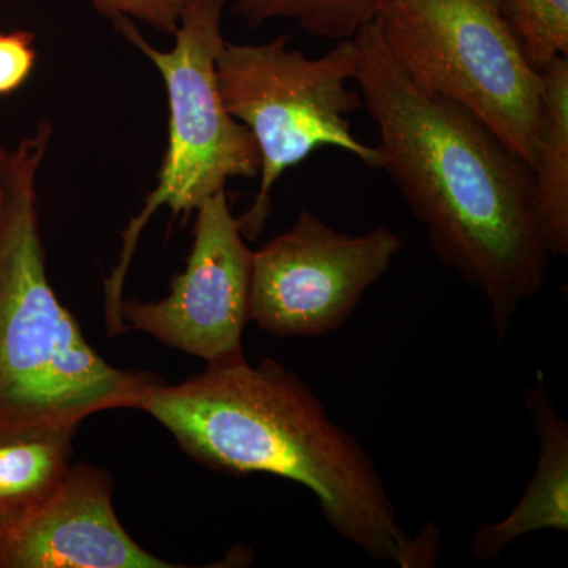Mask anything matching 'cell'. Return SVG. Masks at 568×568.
Wrapping results in <instances>:
<instances>
[{
	"label": "cell",
	"instance_id": "obj_1",
	"mask_svg": "<svg viewBox=\"0 0 568 568\" xmlns=\"http://www.w3.org/2000/svg\"><path fill=\"white\" fill-rule=\"evenodd\" d=\"M358 93L379 133L381 168L424 223L437 260L480 291L504 343L547 284L532 170L477 115L418 84L375 22L354 36Z\"/></svg>",
	"mask_w": 568,
	"mask_h": 568
},
{
	"label": "cell",
	"instance_id": "obj_2",
	"mask_svg": "<svg viewBox=\"0 0 568 568\" xmlns=\"http://www.w3.org/2000/svg\"><path fill=\"white\" fill-rule=\"evenodd\" d=\"M138 410L159 420L200 465L227 476L293 480L316 496L328 528L347 544L372 559L417 567L416 537L399 526L372 457L275 358L207 365L174 386L160 377Z\"/></svg>",
	"mask_w": 568,
	"mask_h": 568
},
{
	"label": "cell",
	"instance_id": "obj_3",
	"mask_svg": "<svg viewBox=\"0 0 568 568\" xmlns=\"http://www.w3.org/2000/svg\"><path fill=\"white\" fill-rule=\"evenodd\" d=\"M51 136L40 121L0 175V440L74 437L93 414L138 409L160 379L108 364L51 287L37 193Z\"/></svg>",
	"mask_w": 568,
	"mask_h": 568
},
{
	"label": "cell",
	"instance_id": "obj_4",
	"mask_svg": "<svg viewBox=\"0 0 568 568\" xmlns=\"http://www.w3.org/2000/svg\"><path fill=\"white\" fill-rule=\"evenodd\" d=\"M223 10L220 0H185L170 51L153 48L133 20L115 28L162 74L170 125L159 182L123 231L121 260L104 284V316L111 320L121 315L123 284L153 213L170 207L174 216L190 215L213 194L226 190L231 179L260 174L256 141L224 106L216 80V59L226 43Z\"/></svg>",
	"mask_w": 568,
	"mask_h": 568
},
{
	"label": "cell",
	"instance_id": "obj_5",
	"mask_svg": "<svg viewBox=\"0 0 568 568\" xmlns=\"http://www.w3.org/2000/svg\"><path fill=\"white\" fill-rule=\"evenodd\" d=\"M357 73L354 37L321 58L291 50L290 36L260 44L224 43L216 59L220 93L230 114L253 134L261 159L260 189L237 219L244 237L261 234L276 182L317 149H339L379 170V151L358 141L351 126L349 115L364 108L361 93L351 89Z\"/></svg>",
	"mask_w": 568,
	"mask_h": 568
},
{
	"label": "cell",
	"instance_id": "obj_6",
	"mask_svg": "<svg viewBox=\"0 0 568 568\" xmlns=\"http://www.w3.org/2000/svg\"><path fill=\"white\" fill-rule=\"evenodd\" d=\"M373 22L418 84L473 112L532 170L544 78L499 0H387Z\"/></svg>",
	"mask_w": 568,
	"mask_h": 568
},
{
	"label": "cell",
	"instance_id": "obj_7",
	"mask_svg": "<svg viewBox=\"0 0 568 568\" xmlns=\"http://www.w3.org/2000/svg\"><path fill=\"white\" fill-rule=\"evenodd\" d=\"M402 248L388 227L349 235L302 211L286 233L253 252L250 323L280 338L338 331Z\"/></svg>",
	"mask_w": 568,
	"mask_h": 568
},
{
	"label": "cell",
	"instance_id": "obj_8",
	"mask_svg": "<svg viewBox=\"0 0 568 568\" xmlns=\"http://www.w3.org/2000/svg\"><path fill=\"white\" fill-rule=\"evenodd\" d=\"M253 252L245 244L226 190L196 209L192 252L162 301H122L126 332L141 331L207 365L246 361Z\"/></svg>",
	"mask_w": 568,
	"mask_h": 568
},
{
	"label": "cell",
	"instance_id": "obj_9",
	"mask_svg": "<svg viewBox=\"0 0 568 568\" xmlns=\"http://www.w3.org/2000/svg\"><path fill=\"white\" fill-rule=\"evenodd\" d=\"M141 548L112 507L106 470L77 463L43 499L0 523V568H171Z\"/></svg>",
	"mask_w": 568,
	"mask_h": 568
},
{
	"label": "cell",
	"instance_id": "obj_10",
	"mask_svg": "<svg viewBox=\"0 0 568 568\" xmlns=\"http://www.w3.org/2000/svg\"><path fill=\"white\" fill-rule=\"evenodd\" d=\"M525 403L538 440L537 469L514 510L474 534L470 555L477 560L497 559L519 538L538 530H568V424L545 390L541 372L525 388Z\"/></svg>",
	"mask_w": 568,
	"mask_h": 568
},
{
	"label": "cell",
	"instance_id": "obj_11",
	"mask_svg": "<svg viewBox=\"0 0 568 568\" xmlns=\"http://www.w3.org/2000/svg\"><path fill=\"white\" fill-rule=\"evenodd\" d=\"M540 141L532 166L534 204L549 256L568 254V55L541 71Z\"/></svg>",
	"mask_w": 568,
	"mask_h": 568
},
{
	"label": "cell",
	"instance_id": "obj_12",
	"mask_svg": "<svg viewBox=\"0 0 568 568\" xmlns=\"http://www.w3.org/2000/svg\"><path fill=\"white\" fill-rule=\"evenodd\" d=\"M70 436L14 437L0 440V523L43 499L71 465Z\"/></svg>",
	"mask_w": 568,
	"mask_h": 568
},
{
	"label": "cell",
	"instance_id": "obj_13",
	"mask_svg": "<svg viewBox=\"0 0 568 568\" xmlns=\"http://www.w3.org/2000/svg\"><path fill=\"white\" fill-rule=\"evenodd\" d=\"M248 28L268 21L295 22L298 29L317 37L342 41L375 21L387 0H220Z\"/></svg>",
	"mask_w": 568,
	"mask_h": 568
},
{
	"label": "cell",
	"instance_id": "obj_14",
	"mask_svg": "<svg viewBox=\"0 0 568 568\" xmlns=\"http://www.w3.org/2000/svg\"><path fill=\"white\" fill-rule=\"evenodd\" d=\"M504 17L537 71L568 55V0H499Z\"/></svg>",
	"mask_w": 568,
	"mask_h": 568
},
{
	"label": "cell",
	"instance_id": "obj_15",
	"mask_svg": "<svg viewBox=\"0 0 568 568\" xmlns=\"http://www.w3.org/2000/svg\"><path fill=\"white\" fill-rule=\"evenodd\" d=\"M89 2L102 17L112 22L114 29L122 22L136 20L155 31L173 36L181 20L185 0H89Z\"/></svg>",
	"mask_w": 568,
	"mask_h": 568
},
{
	"label": "cell",
	"instance_id": "obj_16",
	"mask_svg": "<svg viewBox=\"0 0 568 568\" xmlns=\"http://www.w3.org/2000/svg\"><path fill=\"white\" fill-rule=\"evenodd\" d=\"M31 32L0 33V97L10 95L31 77L37 61Z\"/></svg>",
	"mask_w": 568,
	"mask_h": 568
},
{
	"label": "cell",
	"instance_id": "obj_17",
	"mask_svg": "<svg viewBox=\"0 0 568 568\" xmlns=\"http://www.w3.org/2000/svg\"><path fill=\"white\" fill-rule=\"evenodd\" d=\"M3 156H6V148L0 145V175H2Z\"/></svg>",
	"mask_w": 568,
	"mask_h": 568
}]
</instances>
